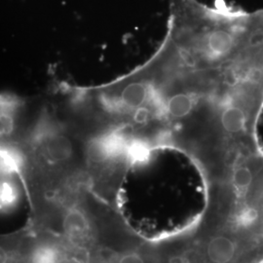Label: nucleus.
Segmentation results:
<instances>
[{
	"label": "nucleus",
	"instance_id": "nucleus-2",
	"mask_svg": "<svg viewBox=\"0 0 263 263\" xmlns=\"http://www.w3.org/2000/svg\"><path fill=\"white\" fill-rule=\"evenodd\" d=\"M15 178L13 175L0 174V213H8L19 203L20 189Z\"/></svg>",
	"mask_w": 263,
	"mask_h": 263
},
{
	"label": "nucleus",
	"instance_id": "nucleus-3",
	"mask_svg": "<svg viewBox=\"0 0 263 263\" xmlns=\"http://www.w3.org/2000/svg\"><path fill=\"white\" fill-rule=\"evenodd\" d=\"M115 263H145L141 254L136 252H126L118 255Z\"/></svg>",
	"mask_w": 263,
	"mask_h": 263
},
{
	"label": "nucleus",
	"instance_id": "nucleus-1",
	"mask_svg": "<svg viewBox=\"0 0 263 263\" xmlns=\"http://www.w3.org/2000/svg\"><path fill=\"white\" fill-rule=\"evenodd\" d=\"M34 230L27 224L17 232L0 235V263H30Z\"/></svg>",
	"mask_w": 263,
	"mask_h": 263
},
{
	"label": "nucleus",
	"instance_id": "nucleus-5",
	"mask_svg": "<svg viewBox=\"0 0 263 263\" xmlns=\"http://www.w3.org/2000/svg\"><path fill=\"white\" fill-rule=\"evenodd\" d=\"M101 263H104V262H101ZM104 263H115V262H113V261H107V262H104Z\"/></svg>",
	"mask_w": 263,
	"mask_h": 263
},
{
	"label": "nucleus",
	"instance_id": "nucleus-4",
	"mask_svg": "<svg viewBox=\"0 0 263 263\" xmlns=\"http://www.w3.org/2000/svg\"><path fill=\"white\" fill-rule=\"evenodd\" d=\"M1 115H2V113H1V106H0V123H1Z\"/></svg>",
	"mask_w": 263,
	"mask_h": 263
}]
</instances>
